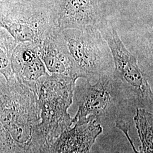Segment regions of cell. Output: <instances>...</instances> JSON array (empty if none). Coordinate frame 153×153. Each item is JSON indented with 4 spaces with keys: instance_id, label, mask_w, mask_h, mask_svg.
<instances>
[{
    "instance_id": "1",
    "label": "cell",
    "mask_w": 153,
    "mask_h": 153,
    "mask_svg": "<svg viewBox=\"0 0 153 153\" xmlns=\"http://www.w3.org/2000/svg\"><path fill=\"white\" fill-rule=\"evenodd\" d=\"M36 94L15 78L0 88V124L5 137L2 153H48L39 129Z\"/></svg>"
},
{
    "instance_id": "2",
    "label": "cell",
    "mask_w": 153,
    "mask_h": 153,
    "mask_svg": "<svg viewBox=\"0 0 153 153\" xmlns=\"http://www.w3.org/2000/svg\"><path fill=\"white\" fill-rule=\"evenodd\" d=\"M75 76L47 74L39 81L36 94L40 109L39 129L49 151L50 146L73 125L68 109L73 103Z\"/></svg>"
},
{
    "instance_id": "3",
    "label": "cell",
    "mask_w": 153,
    "mask_h": 153,
    "mask_svg": "<svg viewBox=\"0 0 153 153\" xmlns=\"http://www.w3.org/2000/svg\"><path fill=\"white\" fill-rule=\"evenodd\" d=\"M107 43L114 61L113 74L120 82L134 108L153 112V77L143 71L136 57L122 42L110 21L99 29Z\"/></svg>"
},
{
    "instance_id": "4",
    "label": "cell",
    "mask_w": 153,
    "mask_h": 153,
    "mask_svg": "<svg viewBox=\"0 0 153 153\" xmlns=\"http://www.w3.org/2000/svg\"><path fill=\"white\" fill-rule=\"evenodd\" d=\"M74 98L78 106L73 124L89 117L100 122L134 108L120 82L113 73L105 74L94 83L76 82Z\"/></svg>"
},
{
    "instance_id": "5",
    "label": "cell",
    "mask_w": 153,
    "mask_h": 153,
    "mask_svg": "<svg viewBox=\"0 0 153 153\" xmlns=\"http://www.w3.org/2000/svg\"><path fill=\"white\" fill-rule=\"evenodd\" d=\"M61 32L78 78L94 83L101 76L113 73L112 54L99 30L68 29Z\"/></svg>"
},
{
    "instance_id": "6",
    "label": "cell",
    "mask_w": 153,
    "mask_h": 153,
    "mask_svg": "<svg viewBox=\"0 0 153 153\" xmlns=\"http://www.w3.org/2000/svg\"><path fill=\"white\" fill-rule=\"evenodd\" d=\"M117 10L115 0H55L53 10L57 27L99 30Z\"/></svg>"
},
{
    "instance_id": "7",
    "label": "cell",
    "mask_w": 153,
    "mask_h": 153,
    "mask_svg": "<svg viewBox=\"0 0 153 153\" xmlns=\"http://www.w3.org/2000/svg\"><path fill=\"white\" fill-rule=\"evenodd\" d=\"M0 27L7 31L17 43L39 44L57 28L53 5L0 15Z\"/></svg>"
},
{
    "instance_id": "8",
    "label": "cell",
    "mask_w": 153,
    "mask_h": 153,
    "mask_svg": "<svg viewBox=\"0 0 153 153\" xmlns=\"http://www.w3.org/2000/svg\"><path fill=\"white\" fill-rule=\"evenodd\" d=\"M102 131L99 122L91 117L76 122L55 140L50 146L49 153H90Z\"/></svg>"
},
{
    "instance_id": "9",
    "label": "cell",
    "mask_w": 153,
    "mask_h": 153,
    "mask_svg": "<svg viewBox=\"0 0 153 153\" xmlns=\"http://www.w3.org/2000/svg\"><path fill=\"white\" fill-rule=\"evenodd\" d=\"M11 68L15 78L35 93L39 81L49 74L39 52L38 44L17 43L11 57Z\"/></svg>"
},
{
    "instance_id": "10",
    "label": "cell",
    "mask_w": 153,
    "mask_h": 153,
    "mask_svg": "<svg viewBox=\"0 0 153 153\" xmlns=\"http://www.w3.org/2000/svg\"><path fill=\"white\" fill-rule=\"evenodd\" d=\"M40 57L49 74L75 76V66L61 31L53 30L38 44Z\"/></svg>"
},
{
    "instance_id": "11",
    "label": "cell",
    "mask_w": 153,
    "mask_h": 153,
    "mask_svg": "<svg viewBox=\"0 0 153 153\" xmlns=\"http://www.w3.org/2000/svg\"><path fill=\"white\" fill-rule=\"evenodd\" d=\"M134 121L141 142L140 150L137 151L129 134V129L123 128V131L131 145L134 153H153V115L146 109L136 108Z\"/></svg>"
},
{
    "instance_id": "12",
    "label": "cell",
    "mask_w": 153,
    "mask_h": 153,
    "mask_svg": "<svg viewBox=\"0 0 153 153\" xmlns=\"http://www.w3.org/2000/svg\"><path fill=\"white\" fill-rule=\"evenodd\" d=\"M16 44L9 33L0 27V73L7 82L15 78L11 68V57Z\"/></svg>"
},
{
    "instance_id": "13",
    "label": "cell",
    "mask_w": 153,
    "mask_h": 153,
    "mask_svg": "<svg viewBox=\"0 0 153 153\" xmlns=\"http://www.w3.org/2000/svg\"><path fill=\"white\" fill-rule=\"evenodd\" d=\"M55 0H0V14L6 15L23 9L53 5Z\"/></svg>"
},
{
    "instance_id": "14",
    "label": "cell",
    "mask_w": 153,
    "mask_h": 153,
    "mask_svg": "<svg viewBox=\"0 0 153 153\" xmlns=\"http://www.w3.org/2000/svg\"><path fill=\"white\" fill-rule=\"evenodd\" d=\"M117 10L149 9L153 11V0H115Z\"/></svg>"
},
{
    "instance_id": "15",
    "label": "cell",
    "mask_w": 153,
    "mask_h": 153,
    "mask_svg": "<svg viewBox=\"0 0 153 153\" xmlns=\"http://www.w3.org/2000/svg\"><path fill=\"white\" fill-rule=\"evenodd\" d=\"M5 137L4 130L1 126L0 124V152L2 153V152L5 149Z\"/></svg>"
},
{
    "instance_id": "16",
    "label": "cell",
    "mask_w": 153,
    "mask_h": 153,
    "mask_svg": "<svg viewBox=\"0 0 153 153\" xmlns=\"http://www.w3.org/2000/svg\"><path fill=\"white\" fill-rule=\"evenodd\" d=\"M119 153V152H116V153Z\"/></svg>"
},
{
    "instance_id": "17",
    "label": "cell",
    "mask_w": 153,
    "mask_h": 153,
    "mask_svg": "<svg viewBox=\"0 0 153 153\" xmlns=\"http://www.w3.org/2000/svg\"><path fill=\"white\" fill-rule=\"evenodd\" d=\"M0 153H1V152H0Z\"/></svg>"
}]
</instances>
